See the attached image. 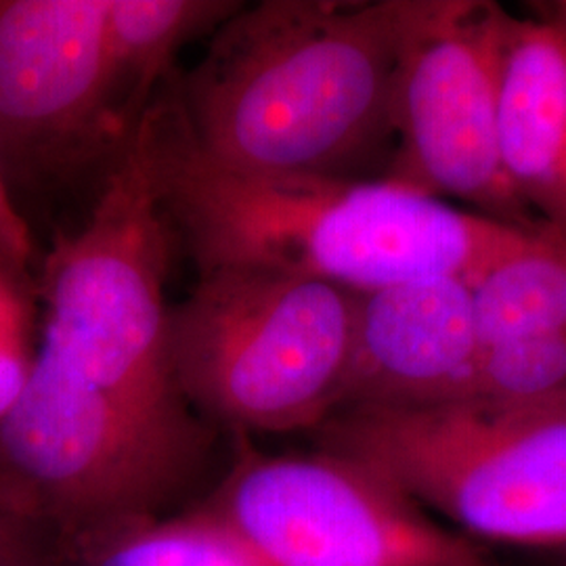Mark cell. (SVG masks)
<instances>
[{"instance_id":"cell-1","label":"cell","mask_w":566,"mask_h":566,"mask_svg":"<svg viewBox=\"0 0 566 566\" xmlns=\"http://www.w3.org/2000/svg\"><path fill=\"white\" fill-rule=\"evenodd\" d=\"M139 133L164 214L200 273L275 271L359 294L446 277L474 283L533 233L390 179L224 166L191 139L175 86L147 107Z\"/></svg>"},{"instance_id":"cell-2","label":"cell","mask_w":566,"mask_h":566,"mask_svg":"<svg viewBox=\"0 0 566 566\" xmlns=\"http://www.w3.org/2000/svg\"><path fill=\"white\" fill-rule=\"evenodd\" d=\"M405 0L242 7L175 82L191 139L252 172L346 177L395 137Z\"/></svg>"},{"instance_id":"cell-3","label":"cell","mask_w":566,"mask_h":566,"mask_svg":"<svg viewBox=\"0 0 566 566\" xmlns=\"http://www.w3.org/2000/svg\"><path fill=\"white\" fill-rule=\"evenodd\" d=\"M317 432L476 544L566 552V392L348 407Z\"/></svg>"},{"instance_id":"cell-4","label":"cell","mask_w":566,"mask_h":566,"mask_svg":"<svg viewBox=\"0 0 566 566\" xmlns=\"http://www.w3.org/2000/svg\"><path fill=\"white\" fill-rule=\"evenodd\" d=\"M357 308L359 292L313 277L200 273L168 322L182 399L240 434L317 430L338 407Z\"/></svg>"},{"instance_id":"cell-5","label":"cell","mask_w":566,"mask_h":566,"mask_svg":"<svg viewBox=\"0 0 566 566\" xmlns=\"http://www.w3.org/2000/svg\"><path fill=\"white\" fill-rule=\"evenodd\" d=\"M168 227L137 128L88 221L49 256L41 350L143 416L193 430L168 346Z\"/></svg>"},{"instance_id":"cell-6","label":"cell","mask_w":566,"mask_h":566,"mask_svg":"<svg viewBox=\"0 0 566 566\" xmlns=\"http://www.w3.org/2000/svg\"><path fill=\"white\" fill-rule=\"evenodd\" d=\"M200 443V428L160 424L39 350L0 416V479L23 512L95 535L154 516Z\"/></svg>"},{"instance_id":"cell-7","label":"cell","mask_w":566,"mask_h":566,"mask_svg":"<svg viewBox=\"0 0 566 566\" xmlns=\"http://www.w3.org/2000/svg\"><path fill=\"white\" fill-rule=\"evenodd\" d=\"M510 13L486 0H405L388 175L432 198L537 231L500 151V74Z\"/></svg>"},{"instance_id":"cell-8","label":"cell","mask_w":566,"mask_h":566,"mask_svg":"<svg viewBox=\"0 0 566 566\" xmlns=\"http://www.w3.org/2000/svg\"><path fill=\"white\" fill-rule=\"evenodd\" d=\"M203 506L266 566H502L378 472L327 449L269 455L242 447Z\"/></svg>"},{"instance_id":"cell-9","label":"cell","mask_w":566,"mask_h":566,"mask_svg":"<svg viewBox=\"0 0 566 566\" xmlns=\"http://www.w3.org/2000/svg\"><path fill=\"white\" fill-rule=\"evenodd\" d=\"M130 139L116 120L107 0H0V168L42 179Z\"/></svg>"},{"instance_id":"cell-10","label":"cell","mask_w":566,"mask_h":566,"mask_svg":"<svg viewBox=\"0 0 566 566\" xmlns=\"http://www.w3.org/2000/svg\"><path fill=\"white\" fill-rule=\"evenodd\" d=\"M483 350L474 283L468 280H426L359 294L336 411L468 397Z\"/></svg>"},{"instance_id":"cell-11","label":"cell","mask_w":566,"mask_h":566,"mask_svg":"<svg viewBox=\"0 0 566 566\" xmlns=\"http://www.w3.org/2000/svg\"><path fill=\"white\" fill-rule=\"evenodd\" d=\"M500 151L528 212L566 235V32L510 15L500 74Z\"/></svg>"},{"instance_id":"cell-12","label":"cell","mask_w":566,"mask_h":566,"mask_svg":"<svg viewBox=\"0 0 566 566\" xmlns=\"http://www.w3.org/2000/svg\"><path fill=\"white\" fill-rule=\"evenodd\" d=\"M238 9L242 2L231 0H107L112 102L128 139L182 44L219 30Z\"/></svg>"},{"instance_id":"cell-13","label":"cell","mask_w":566,"mask_h":566,"mask_svg":"<svg viewBox=\"0 0 566 566\" xmlns=\"http://www.w3.org/2000/svg\"><path fill=\"white\" fill-rule=\"evenodd\" d=\"M481 340H518L566 325V235L539 227L474 282Z\"/></svg>"},{"instance_id":"cell-14","label":"cell","mask_w":566,"mask_h":566,"mask_svg":"<svg viewBox=\"0 0 566 566\" xmlns=\"http://www.w3.org/2000/svg\"><path fill=\"white\" fill-rule=\"evenodd\" d=\"M86 566H266L210 507L175 518H139L97 533Z\"/></svg>"},{"instance_id":"cell-15","label":"cell","mask_w":566,"mask_h":566,"mask_svg":"<svg viewBox=\"0 0 566 566\" xmlns=\"http://www.w3.org/2000/svg\"><path fill=\"white\" fill-rule=\"evenodd\" d=\"M566 392V325L486 346L470 395L542 397Z\"/></svg>"},{"instance_id":"cell-16","label":"cell","mask_w":566,"mask_h":566,"mask_svg":"<svg viewBox=\"0 0 566 566\" xmlns=\"http://www.w3.org/2000/svg\"><path fill=\"white\" fill-rule=\"evenodd\" d=\"M32 359L34 355L28 348L25 311L0 317V416L20 395Z\"/></svg>"},{"instance_id":"cell-17","label":"cell","mask_w":566,"mask_h":566,"mask_svg":"<svg viewBox=\"0 0 566 566\" xmlns=\"http://www.w3.org/2000/svg\"><path fill=\"white\" fill-rule=\"evenodd\" d=\"M32 252L30 229L0 168V273L4 277H20L32 261Z\"/></svg>"},{"instance_id":"cell-18","label":"cell","mask_w":566,"mask_h":566,"mask_svg":"<svg viewBox=\"0 0 566 566\" xmlns=\"http://www.w3.org/2000/svg\"><path fill=\"white\" fill-rule=\"evenodd\" d=\"M23 510L0 479V566H21L25 556Z\"/></svg>"},{"instance_id":"cell-19","label":"cell","mask_w":566,"mask_h":566,"mask_svg":"<svg viewBox=\"0 0 566 566\" xmlns=\"http://www.w3.org/2000/svg\"><path fill=\"white\" fill-rule=\"evenodd\" d=\"M15 313H23L20 294L15 292L11 280L0 273V317L15 315Z\"/></svg>"},{"instance_id":"cell-20","label":"cell","mask_w":566,"mask_h":566,"mask_svg":"<svg viewBox=\"0 0 566 566\" xmlns=\"http://www.w3.org/2000/svg\"><path fill=\"white\" fill-rule=\"evenodd\" d=\"M547 18H552V20L556 21L566 32V0L554 2L552 9H549V13H547Z\"/></svg>"}]
</instances>
